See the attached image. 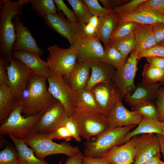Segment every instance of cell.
I'll use <instances>...</instances> for the list:
<instances>
[{"instance_id":"9","label":"cell","mask_w":164,"mask_h":164,"mask_svg":"<svg viewBox=\"0 0 164 164\" xmlns=\"http://www.w3.org/2000/svg\"><path fill=\"white\" fill-rule=\"evenodd\" d=\"M49 55L46 63L49 68L62 76L70 73L77 61L75 51L71 46L63 49L54 45L47 48Z\"/></svg>"},{"instance_id":"19","label":"cell","mask_w":164,"mask_h":164,"mask_svg":"<svg viewBox=\"0 0 164 164\" xmlns=\"http://www.w3.org/2000/svg\"><path fill=\"white\" fill-rule=\"evenodd\" d=\"M88 63L91 73L85 89L90 90L98 84L112 80L116 70L112 65L101 60Z\"/></svg>"},{"instance_id":"25","label":"cell","mask_w":164,"mask_h":164,"mask_svg":"<svg viewBox=\"0 0 164 164\" xmlns=\"http://www.w3.org/2000/svg\"><path fill=\"white\" fill-rule=\"evenodd\" d=\"M135 50L140 51L157 45L154 36L152 25H141L134 31Z\"/></svg>"},{"instance_id":"38","label":"cell","mask_w":164,"mask_h":164,"mask_svg":"<svg viewBox=\"0 0 164 164\" xmlns=\"http://www.w3.org/2000/svg\"><path fill=\"white\" fill-rule=\"evenodd\" d=\"M0 164H19L18 155L16 149L8 145L1 151Z\"/></svg>"},{"instance_id":"42","label":"cell","mask_w":164,"mask_h":164,"mask_svg":"<svg viewBox=\"0 0 164 164\" xmlns=\"http://www.w3.org/2000/svg\"><path fill=\"white\" fill-rule=\"evenodd\" d=\"M48 138L53 139H64L66 141H70L72 138L71 134L66 126H60L50 133L46 134Z\"/></svg>"},{"instance_id":"54","label":"cell","mask_w":164,"mask_h":164,"mask_svg":"<svg viewBox=\"0 0 164 164\" xmlns=\"http://www.w3.org/2000/svg\"><path fill=\"white\" fill-rule=\"evenodd\" d=\"M160 145V152L164 159V135L156 134Z\"/></svg>"},{"instance_id":"34","label":"cell","mask_w":164,"mask_h":164,"mask_svg":"<svg viewBox=\"0 0 164 164\" xmlns=\"http://www.w3.org/2000/svg\"><path fill=\"white\" fill-rule=\"evenodd\" d=\"M132 111H136L147 119L158 121L159 112L157 105L152 101L143 103L132 107Z\"/></svg>"},{"instance_id":"46","label":"cell","mask_w":164,"mask_h":164,"mask_svg":"<svg viewBox=\"0 0 164 164\" xmlns=\"http://www.w3.org/2000/svg\"><path fill=\"white\" fill-rule=\"evenodd\" d=\"M9 64L8 60L0 57V86H8L7 69Z\"/></svg>"},{"instance_id":"14","label":"cell","mask_w":164,"mask_h":164,"mask_svg":"<svg viewBox=\"0 0 164 164\" xmlns=\"http://www.w3.org/2000/svg\"><path fill=\"white\" fill-rule=\"evenodd\" d=\"M44 20L50 29L67 39L70 46L73 44L79 34L83 31V24L72 23L65 18L61 12L58 11L56 15L48 14Z\"/></svg>"},{"instance_id":"50","label":"cell","mask_w":164,"mask_h":164,"mask_svg":"<svg viewBox=\"0 0 164 164\" xmlns=\"http://www.w3.org/2000/svg\"><path fill=\"white\" fill-rule=\"evenodd\" d=\"M148 63L152 66L164 70V58L157 56H151L145 58Z\"/></svg>"},{"instance_id":"57","label":"cell","mask_w":164,"mask_h":164,"mask_svg":"<svg viewBox=\"0 0 164 164\" xmlns=\"http://www.w3.org/2000/svg\"><path fill=\"white\" fill-rule=\"evenodd\" d=\"M164 46V40L160 42L158 44Z\"/></svg>"},{"instance_id":"29","label":"cell","mask_w":164,"mask_h":164,"mask_svg":"<svg viewBox=\"0 0 164 164\" xmlns=\"http://www.w3.org/2000/svg\"><path fill=\"white\" fill-rule=\"evenodd\" d=\"M74 96L76 107L101 114L94 95L91 90L85 89L80 90L75 93Z\"/></svg>"},{"instance_id":"47","label":"cell","mask_w":164,"mask_h":164,"mask_svg":"<svg viewBox=\"0 0 164 164\" xmlns=\"http://www.w3.org/2000/svg\"><path fill=\"white\" fill-rule=\"evenodd\" d=\"M152 28L154 37L158 45L164 40V23L152 25Z\"/></svg>"},{"instance_id":"10","label":"cell","mask_w":164,"mask_h":164,"mask_svg":"<svg viewBox=\"0 0 164 164\" xmlns=\"http://www.w3.org/2000/svg\"><path fill=\"white\" fill-rule=\"evenodd\" d=\"M8 60L10 64L7 69L8 87L16 101H19L23 98L32 73L19 60L12 57Z\"/></svg>"},{"instance_id":"58","label":"cell","mask_w":164,"mask_h":164,"mask_svg":"<svg viewBox=\"0 0 164 164\" xmlns=\"http://www.w3.org/2000/svg\"><path fill=\"white\" fill-rule=\"evenodd\" d=\"M160 83L162 85H164V78L162 80V81L160 82Z\"/></svg>"},{"instance_id":"52","label":"cell","mask_w":164,"mask_h":164,"mask_svg":"<svg viewBox=\"0 0 164 164\" xmlns=\"http://www.w3.org/2000/svg\"><path fill=\"white\" fill-rule=\"evenodd\" d=\"M83 154L81 152L77 154L69 157L65 164H82V160Z\"/></svg>"},{"instance_id":"17","label":"cell","mask_w":164,"mask_h":164,"mask_svg":"<svg viewBox=\"0 0 164 164\" xmlns=\"http://www.w3.org/2000/svg\"><path fill=\"white\" fill-rule=\"evenodd\" d=\"M122 98L117 101L110 114L106 118L109 128L136 125L142 118V116L138 112L127 109L123 104Z\"/></svg>"},{"instance_id":"4","label":"cell","mask_w":164,"mask_h":164,"mask_svg":"<svg viewBox=\"0 0 164 164\" xmlns=\"http://www.w3.org/2000/svg\"><path fill=\"white\" fill-rule=\"evenodd\" d=\"M47 108L36 115L24 117L21 114L22 107L17 101L9 117L1 125L0 134L11 135L16 138L23 140L32 133L40 118Z\"/></svg>"},{"instance_id":"6","label":"cell","mask_w":164,"mask_h":164,"mask_svg":"<svg viewBox=\"0 0 164 164\" xmlns=\"http://www.w3.org/2000/svg\"><path fill=\"white\" fill-rule=\"evenodd\" d=\"M70 117L76 123L80 136L86 140L109 129L106 118L97 112L76 107Z\"/></svg>"},{"instance_id":"55","label":"cell","mask_w":164,"mask_h":164,"mask_svg":"<svg viewBox=\"0 0 164 164\" xmlns=\"http://www.w3.org/2000/svg\"><path fill=\"white\" fill-rule=\"evenodd\" d=\"M97 29L100 23V18L95 16H92L88 23Z\"/></svg>"},{"instance_id":"43","label":"cell","mask_w":164,"mask_h":164,"mask_svg":"<svg viewBox=\"0 0 164 164\" xmlns=\"http://www.w3.org/2000/svg\"><path fill=\"white\" fill-rule=\"evenodd\" d=\"M145 0H132L121 6L114 9V12L119 15H126L132 12L135 8Z\"/></svg>"},{"instance_id":"56","label":"cell","mask_w":164,"mask_h":164,"mask_svg":"<svg viewBox=\"0 0 164 164\" xmlns=\"http://www.w3.org/2000/svg\"><path fill=\"white\" fill-rule=\"evenodd\" d=\"M160 123L162 130L164 133V121H160Z\"/></svg>"},{"instance_id":"59","label":"cell","mask_w":164,"mask_h":164,"mask_svg":"<svg viewBox=\"0 0 164 164\" xmlns=\"http://www.w3.org/2000/svg\"><path fill=\"white\" fill-rule=\"evenodd\" d=\"M159 164H164V162L161 160Z\"/></svg>"},{"instance_id":"60","label":"cell","mask_w":164,"mask_h":164,"mask_svg":"<svg viewBox=\"0 0 164 164\" xmlns=\"http://www.w3.org/2000/svg\"><path fill=\"white\" fill-rule=\"evenodd\" d=\"M163 15H164V14H163Z\"/></svg>"},{"instance_id":"40","label":"cell","mask_w":164,"mask_h":164,"mask_svg":"<svg viewBox=\"0 0 164 164\" xmlns=\"http://www.w3.org/2000/svg\"><path fill=\"white\" fill-rule=\"evenodd\" d=\"M54 1L58 11H62L70 22L74 24L80 23L73 11L69 8L63 0H54Z\"/></svg>"},{"instance_id":"18","label":"cell","mask_w":164,"mask_h":164,"mask_svg":"<svg viewBox=\"0 0 164 164\" xmlns=\"http://www.w3.org/2000/svg\"><path fill=\"white\" fill-rule=\"evenodd\" d=\"M137 136L121 145L114 146L103 155L111 164H133L135 156Z\"/></svg>"},{"instance_id":"26","label":"cell","mask_w":164,"mask_h":164,"mask_svg":"<svg viewBox=\"0 0 164 164\" xmlns=\"http://www.w3.org/2000/svg\"><path fill=\"white\" fill-rule=\"evenodd\" d=\"M13 142L17 151L19 164H52L40 159L34 155L32 150L29 148L23 139L9 135Z\"/></svg>"},{"instance_id":"2","label":"cell","mask_w":164,"mask_h":164,"mask_svg":"<svg viewBox=\"0 0 164 164\" xmlns=\"http://www.w3.org/2000/svg\"><path fill=\"white\" fill-rule=\"evenodd\" d=\"M29 0H11L1 1L0 11V57L9 60L12 58V46L15 33L13 18L22 14L23 5L30 2Z\"/></svg>"},{"instance_id":"24","label":"cell","mask_w":164,"mask_h":164,"mask_svg":"<svg viewBox=\"0 0 164 164\" xmlns=\"http://www.w3.org/2000/svg\"><path fill=\"white\" fill-rule=\"evenodd\" d=\"M119 21V15L114 12L105 17L100 18L97 36L105 47L109 44L111 36L118 26Z\"/></svg>"},{"instance_id":"23","label":"cell","mask_w":164,"mask_h":164,"mask_svg":"<svg viewBox=\"0 0 164 164\" xmlns=\"http://www.w3.org/2000/svg\"><path fill=\"white\" fill-rule=\"evenodd\" d=\"M118 15L119 17V22H132L142 25H149L164 23V15L152 11H136L128 14Z\"/></svg>"},{"instance_id":"45","label":"cell","mask_w":164,"mask_h":164,"mask_svg":"<svg viewBox=\"0 0 164 164\" xmlns=\"http://www.w3.org/2000/svg\"><path fill=\"white\" fill-rule=\"evenodd\" d=\"M156 104L159 112L158 121H164V87H160L157 91Z\"/></svg>"},{"instance_id":"44","label":"cell","mask_w":164,"mask_h":164,"mask_svg":"<svg viewBox=\"0 0 164 164\" xmlns=\"http://www.w3.org/2000/svg\"><path fill=\"white\" fill-rule=\"evenodd\" d=\"M63 125L66 127L72 138L77 142L81 141V137L78 127L75 122L71 117L69 116L67 118Z\"/></svg>"},{"instance_id":"3","label":"cell","mask_w":164,"mask_h":164,"mask_svg":"<svg viewBox=\"0 0 164 164\" xmlns=\"http://www.w3.org/2000/svg\"><path fill=\"white\" fill-rule=\"evenodd\" d=\"M136 125L109 128L84 143L83 155L86 157L99 158L102 156L115 146L122 144L127 134Z\"/></svg>"},{"instance_id":"51","label":"cell","mask_w":164,"mask_h":164,"mask_svg":"<svg viewBox=\"0 0 164 164\" xmlns=\"http://www.w3.org/2000/svg\"><path fill=\"white\" fill-rule=\"evenodd\" d=\"M83 29L84 33L87 36L97 37V29L89 23L83 24Z\"/></svg>"},{"instance_id":"27","label":"cell","mask_w":164,"mask_h":164,"mask_svg":"<svg viewBox=\"0 0 164 164\" xmlns=\"http://www.w3.org/2000/svg\"><path fill=\"white\" fill-rule=\"evenodd\" d=\"M145 134L164 135L160 121L150 120L143 117L138 126L132 131H130L125 135L121 145L125 143L135 136Z\"/></svg>"},{"instance_id":"5","label":"cell","mask_w":164,"mask_h":164,"mask_svg":"<svg viewBox=\"0 0 164 164\" xmlns=\"http://www.w3.org/2000/svg\"><path fill=\"white\" fill-rule=\"evenodd\" d=\"M23 140L32 148L36 156L41 159L52 155L63 154L70 157L80 152L78 147L73 146L67 142H54L48 138L46 134H31Z\"/></svg>"},{"instance_id":"35","label":"cell","mask_w":164,"mask_h":164,"mask_svg":"<svg viewBox=\"0 0 164 164\" xmlns=\"http://www.w3.org/2000/svg\"><path fill=\"white\" fill-rule=\"evenodd\" d=\"M67 1L72 7L79 22L83 24L88 23L93 15L83 0H67Z\"/></svg>"},{"instance_id":"16","label":"cell","mask_w":164,"mask_h":164,"mask_svg":"<svg viewBox=\"0 0 164 164\" xmlns=\"http://www.w3.org/2000/svg\"><path fill=\"white\" fill-rule=\"evenodd\" d=\"M135 150V154L133 164H143L160 152L156 134H145L137 135Z\"/></svg>"},{"instance_id":"8","label":"cell","mask_w":164,"mask_h":164,"mask_svg":"<svg viewBox=\"0 0 164 164\" xmlns=\"http://www.w3.org/2000/svg\"><path fill=\"white\" fill-rule=\"evenodd\" d=\"M70 46L76 52L77 61L89 63L102 60L104 48L97 37L88 36L83 31L79 34L73 44Z\"/></svg>"},{"instance_id":"53","label":"cell","mask_w":164,"mask_h":164,"mask_svg":"<svg viewBox=\"0 0 164 164\" xmlns=\"http://www.w3.org/2000/svg\"><path fill=\"white\" fill-rule=\"evenodd\" d=\"M161 157L160 152L143 164H159L161 161Z\"/></svg>"},{"instance_id":"33","label":"cell","mask_w":164,"mask_h":164,"mask_svg":"<svg viewBox=\"0 0 164 164\" xmlns=\"http://www.w3.org/2000/svg\"><path fill=\"white\" fill-rule=\"evenodd\" d=\"M142 82L145 84H151L161 82L164 78V70L153 67L149 63L144 66L142 73Z\"/></svg>"},{"instance_id":"15","label":"cell","mask_w":164,"mask_h":164,"mask_svg":"<svg viewBox=\"0 0 164 164\" xmlns=\"http://www.w3.org/2000/svg\"><path fill=\"white\" fill-rule=\"evenodd\" d=\"M13 21L15 36L12 51H24L40 57L43 55L42 50L38 46L31 31L22 22L19 15H15L13 18Z\"/></svg>"},{"instance_id":"13","label":"cell","mask_w":164,"mask_h":164,"mask_svg":"<svg viewBox=\"0 0 164 164\" xmlns=\"http://www.w3.org/2000/svg\"><path fill=\"white\" fill-rule=\"evenodd\" d=\"M91 90L101 114L106 118L110 114L117 101L123 98L112 80L98 84Z\"/></svg>"},{"instance_id":"32","label":"cell","mask_w":164,"mask_h":164,"mask_svg":"<svg viewBox=\"0 0 164 164\" xmlns=\"http://www.w3.org/2000/svg\"><path fill=\"white\" fill-rule=\"evenodd\" d=\"M110 44L124 55L128 56L130 53L135 49V42L134 32L125 37L111 42Z\"/></svg>"},{"instance_id":"11","label":"cell","mask_w":164,"mask_h":164,"mask_svg":"<svg viewBox=\"0 0 164 164\" xmlns=\"http://www.w3.org/2000/svg\"><path fill=\"white\" fill-rule=\"evenodd\" d=\"M138 51L134 50L123 67L116 70L112 80L123 98L132 94L136 86L134 80L138 70Z\"/></svg>"},{"instance_id":"30","label":"cell","mask_w":164,"mask_h":164,"mask_svg":"<svg viewBox=\"0 0 164 164\" xmlns=\"http://www.w3.org/2000/svg\"><path fill=\"white\" fill-rule=\"evenodd\" d=\"M127 56L121 53L109 44L105 47L104 55L102 61L110 64L118 70L121 68L126 61Z\"/></svg>"},{"instance_id":"31","label":"cell","mask_w":164,"mask_h":164,"mask_svg":"<svg viewBox=\"0 0 164 164\" xmlns=\"http://www.w3.org/2000/svg\"><path fill=\"white\" fill-rule=\"evenodd\" d=\"M32 9L40 17L44 19L48 14L56 15L58 11L54 0H31Z\"/></svg>"},{"instance_id":"48","label":"cell","mask_w":164,"mask_h":164,"mask_svg":"<svg viewBox=\"0 0 164 164\" xmlns=\"http://www.w3.org/2000/svg\"><path fill=\"white\" fill-rule=\"evenodd\" d=\"M103 6L108 9H114L126 3L130 0H99Z\"/></svg>"},{"instance_id":"37","label":"cell","mask_w":164,"mask_h":164,"mask_svg":"<svg viewBox=\"0 0 164 164\" xmlns=\"http://www.w3.org/2000/svg\"><path fill=\"white\" fill-rule=\"evenodd\" d=\"M91 14L99 18L107 16L114 12L113 9H108L102 6L97 0H83Z\"/></svg>"},{"instance_id":"7","label":"cell","mask_w":164,"mask_h":164,"mask_svg":"<svg viewBox=\"0 0 164 164\" xmlns=\"http://www.w3.org/2000/svg\"><path fill=\"white\" fill-rule=\"evenodd\" d=\"M48 89L52 96L64 107L70 116L76 107L74 94L63 76L50 69L47 78Z\"/></svg>"},{"instance_id":"61","label":"cell","mask_w":164,"mask_h":164,"mask_svg":"<svg viewBox=\"0 0 164 164\" xmlns=\"http://www.w3.org/2000/svg\"></svg>"},{"instance_id":"41","label":"cell","mask_w":164,"mask_h":164,"mask_svg":"<svg viewBox=\"0 0 164 164\" xmlns=\"http://www.w3.org/2000/svg\"><path fill=\"white\" fill-rule=\"evenodd\" d=\"M151 56H157L164 58V46L157 45L145 50L138 51V60L142 58Z\"/></svg>"},{"instance_id":"28","label":"cell","mask_w":164,"mask_h":164,"mask_svg":"<svg viewBox=\"0 0 164 164\" xmlns=\"http://www.w3.org/2000/svg\"><path fill=\"white\" fill-rule=\"evenodd\" d=\"M17 101L8 86H0V124L8 118Z\"/></svg>"},{"instance_id":"36","label":"cell","mask_w":164,"mask_h":164,"mask_svg":"<svg viewBox=\"0 0 164 164\" xmlns=\"http://www.w3.org/2000/svg\"><path fill=\"white\" fill-rule=\"evenodd\" d=\"M141 25L132 22H119L117 28L111 36L110 42L128 35L134 32Z\"/></svg>"},{"instance_id":"21","label":"cell","mask_w":164,"mask_h":164,"mask_svg":"<svg viewBox=\"0 0 164 164\" xmlns=\"http://www.w3.org/2000/svg\"><path fill=\"white\" fill-rule=\"evenodd\" d=\"M90 70L88 63L77 61L72 71L63 76L66 82L74 93L85 89L90 76Z\"/></svg>"},{"instance_id":"39","label":"cell","mask_w":164,"mask_h":164,"mask_svg":"<svg viewBox=\"0 0 164 164\" xmlns=\"http://www.w3.org/2000/svg\"><path fill=\"white\" fill-rule=\"evenodd\" d=\"M143 10L153 11L163 15L164 0H145L138 6L134 11Z\"/></svg>"},{"instance_id":"22","label":"cell","mask_w":164,"mask_h":164,"mask_svg":"<svg viewBox=\"0 0 164 164\" xmlns=\"http://www.w3.org/2000/svg\"><path fill=\"white\" fill-rule=\"evenodd\" d=\"M12 57L23 63L32 73L47 78L49 76L50 69L47 65L46 61L34 54L19 51L12 50Z\"/></svg>"},{"instance_id":"20","label":"cell","mask_w":164,"mask_h":164,"mask_svg":"<svg viewBox=\"0 0 164 164\" xmlns=\"http://www.w3.org/2000/svg\"><path fill=\"white\" fill-rule=\"evenodd\" d=\"M160 83L145 84L139 83L136 86L133 93L127 95L125 102L132 107L156 98L158 89L160 87Z\"/></svg>"},{"instance_id":"1","label":"cell","mask_w":164,"mask_h":164,"mask_svg":"<svg viewBox=\"0 0 164 164\" xmlns=\"http://www.w3.org/2000/svg\"><path fill=\"white\" fill-rule=\"evenodd\" d=\"M47 78L32 73L22 99L18 101L26 116L38 114L57 100L48 90Z\"/></svg>"},{"instance_id":"49","label":"cell","mask_w":164,"mask_h":164,"mask_svg":"<svg viewBox=\"0 0 164 164\" xmlns=\"http://www.w3.org/2000/svg\"><path fill=\"white\" fill-rule=\"evenodd\" d=\"M82 164H110L108 160L104 157L99 158H92L83 157Z\"/></svg>"},{"instance_id":"12","label":"cell","mask_w":164,"mask_h":164,"mask_svg":"<svg viewBox=\"0 0 164 164\" xmlns=\"http://www.w3.org/2000/svg\"><path fill=\"white\" fill-rule=\"evenodd\" d=\"M69 117L63 105L56 100L46 109L31 134H48L63 125Z\"/></svg>"}]
</instances>
